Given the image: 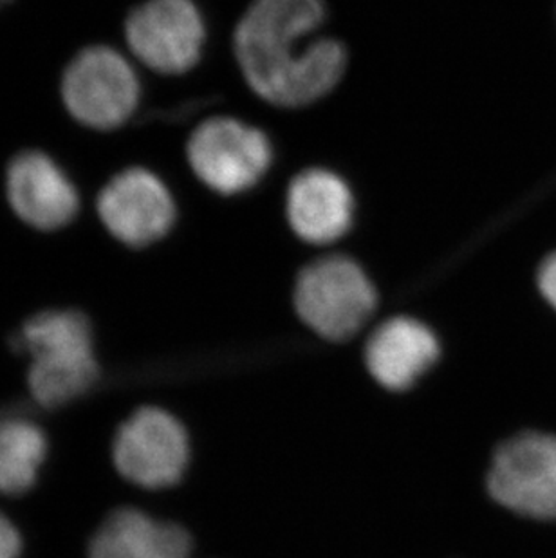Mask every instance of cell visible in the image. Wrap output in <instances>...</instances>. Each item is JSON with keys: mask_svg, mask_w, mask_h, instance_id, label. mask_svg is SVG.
Segmentation results:
<instances>
[{"mask_svg": "<svg viewBox=\"0 0 556 558\" xmlns=\"http://www.w3.org/2000/svg\"><path fill=\"white\" fill-rule=\"evenodd\" d=\"M539 290L547 304L556 311V253L549 255L539 269Z\"/></svg>", "mask_w": 556, "mask_h": 558, "instance_id": "cell-16", "label": "cell"}, {"mask_svg": "<svg viewBox=\"0 0 556 558\" xmlns=\"http://www.w3.org/2000/svg\"><path fill=\"white\" fill-rule=\"evenodd\" d=\"M60 93L76 122L95 131H114L136 112L140 80L120 51L98 44L69 62Z\"/></svg>", "mask_w": 556, "mask_h": 558, "instance_id": "cell-6", "label": "cell"}, {"mask_svg": "<svg viewBox=\"0 0 556 558\" xmlns=\"http://www.w3.org/2000/svg\"><path fill=\"white\" fill-rule=\"evenodd\" d=\"M101 225L129 248H147L172 230L178 208L170 190L147 169L132 167L116 174L96 199Z\"/></svg>", "mask_w": 556, "mask_h": 558, "instance_id": "cell-10", "label": "cell"}, {"mask_svg": "<svg viewBox=\"0 0 556 558\" xmlns=\"http://www.w3.org/2000/svg\"><path fill=\"white\" fill-rule=\"evenodd\" d=\"M286 217L304 243L327 246L351 230L354 197L346 181L331 170H304L289 185Z\"/></svg>", "mask_w": 556, "mask_h": 558, "instance_id": "cell-13", "label": "cell"}, {"mask_svg": "<svg viewBox=\"0 0 556 558\" xmlns=\"http://www.w3.org/2000/svg\"><path fill=\"white\" fill-rule=\"evenodd\" d=\"M16 345L29 360L27 390L38 412L84 400L104 381L96 327L78 307H49L22 322Z\"/></svg>", "mask_w": 556, "mask_h": 558, "instance_id": "cell-2", "label": "cell"}, {"mask_svg": "<svg viewBox=\"0 0 556 558\" xmlns=\"http://www.w3.org/2000/svg\"><path fill=\"white\" fill-rule=\"evenodd\" d=\"M89 558H195V541L183 524L126 505L96 530Z\"/></svg>", "mask_w": 556, "mask_h": 558, "instance_id": "cell-12", "label": "cell"}, {"mask_svg": "<svg viewBox=\"0 0 556 558\" xmlns=\"http://www.w3.org/2000/svg\"><path fill=\"white\" fill-rule=\"evenodd\" d=\"M5 2H10V0H0V8L5 4Z\"/></svg>", "mask_w": 556, "mask_h": 558, "instance_id": "cell-17", "label": "cell"}, {"mask_svg": "<svg viewBox=\"0 0 556 558\" xmlns=\"http://www.w3.org/2000/svg\"><path fill=\"white\" fill-rule=\"evenodd\" d=\"M484 490L511 515L556 522V436L520 430L500 439L489 456Z\"/></svg>", "mask_w": 556, "mask_h": 558, "instance_id": "cell-5", "label": "cell"}, {"mask_svg": "<svg viewBox=\"0 0 556 558\" xmlns=\"http://www.w3.org/2000/svg\"><path fill=\"white\" fill-rule=\"evenodd\" d=\"M368 378L389 395H409L442 364L445 345L434 327L412 315H394L373 327L363 342Z\"/></svg>", "mask_w": 556, "mask_h": 558, "instance_id": "cell-9", "label": "cell"}, {"mask_svg": "<svg viewBox=\"0 0 556 558\" xmlns=\"http://www.w3.org/2000/svg\"><path fill=\"white\" fill-rule=\"evenodd\" d=\"M378 306L376 284L346 255L318 258L294 280V315L327 345H349L356 340L373 322Z\"/></svg>", "mask_w": 556, "mask_h": 558, "instance_id": "cell-3", "label": "cell"}, {"mask_svg": "<svg viewBox=\"0 0 556 558\" xmlns=\"http://www.w3.org/2000/svg\"><path fill=\"white\" fill-rule=\"evenodd\" d=\"M24 548L21 527L0 508V558H22Z\"/></svg>", "mask_w": 556, "mask_h": 558, "instance_id": "cell-15", "label": "cell"}, {"mask_svg": "<svg viewBox=\"0 0 556 558\" xmlns=\"http://www.w3.org/2000/svg\"><path fill=\"white\" fill-rule=\"evenodd\" d=\"M186 159L203 185L217 194L235 195L263 180L274 150L257 126L217 117L195 126L186 143Z\"/></svg>", "mask_w": 556, "mask_h": 558, "instance_id": "cell-7", "label": "cell"}, {"mask_svg": "<svg viewBox=\"0 0 556 558\" xmlns=\"http://www.w3.org/2000/svg\"><path fill=\"white\" fill-rule=\"evenodd\" d=\"M5 197L15 216L40 232L62 230L78 216V190L60 165L40 150H24L11 159Z\"/></svg>", "mask_w": 556, "mask_h": 558, "instance_id": "cell-11", "label": "cell"}, {"mask_svg": "<svg viewBox=\"0 0 556 558\" xmlns=\"http://www.w3.org/2000/svg\"><path fill=\"white\" fill-rule=\"evenodd\" d=\"M51 453V441L38 412L0 416V500L32 494L40 483Z\"/></svg>", "mask_w": 556, "mask_h": 558, "instance_id": "cell-14", "label": "cell"}, {"mask_svg": "<svg viewBox=\"0 0 556 558\" xmlns=\"http://www.w3.org/2000/svg\"><path fill=\"white\" fill-rule=\"evenodd\" d=\"M125 40L150 71L189 73L205 48V21L194 0H145L126 16Z\"/></svg>", "mask_w": 556, "mask_h": 558, "instance_id": "cell-8", "label": "cell"}, {"mask_svg": "<svg viewBox=\"0 0 556 558\" xmlns=\"http://www.w3.org/2000/svg\"><path fill=\"white\" fill-rule=\"evenodd\" d=\"M322 0H253L233 38L237 62L250 89L271 106L299 109L340 84L347 51L321 35Z\"/></svg>", "mask_w": 556, "mask_h": 558, "instance_id": "cell-1", "label": "cell"}, {"mask_svg": "<svg viewBox=\"0 0 556 558\" xmlns=\"http://www.w3.org/2000/svg\"><path fill=\"white\" fill-rule=\"evenodd\" d=\"M192 461V434L165 407H140L116 430L112 463L121 480L136 490L158 494L178 488Z\"/></svg>", "mask_w": 556, "mask_h": 558, "instance_id": "cell-4", "label": "cell"}]
</instances>
